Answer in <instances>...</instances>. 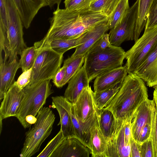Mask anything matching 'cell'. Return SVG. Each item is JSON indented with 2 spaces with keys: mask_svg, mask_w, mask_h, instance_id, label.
Wrapping results in <instances>:
<instances>
[{
  "mask_svg": "<svg viewBox=\"0 0 157 157\" xmlns=\"http://www.w3.org/2000/svg\"><path fill=\"white\" fill-rule=\"evenodd\" d=\"M122 83H119L102 91L94 92L93 97L94 102L98 109H103L110 103L119 90Z\"/></svg>",
  "mask_w": 157,
  "mask_h": 157,
  "instance_id": "484cf974",
  "label": "cell"
},
{
  "mask_svg": "<svg viewBox=\"0 0 157 157\" xmlns=\"http://www.w3.org/2000/svg\"><path fill=\"white\" fill-rule=\"evenodd\" d=\"M108 20L98 24L82 34L81 44L76 48L75 52L71 56L75 57L85 56L96 42L109 29Z\"/></svg>",
  "mask_w": 157,
  "mask_h": 157,
  "instance_id": "2e32d148",
  "label": "cell"
},
{
  "mask_svg": "<svg viewBox=\"0 0 157 157\" xmlns=\"http://www.w3.org/2000/svg\"><path fill=\"white\" fill-rule=\"evenodd\" d=\"M140 146L141 144L136 142L132 137L130 140L131 157H141Z\"/></svg>",
  "mask_w": 157,
  "mask_h": 157,
  "instance_id": "f35d334b",
  "label": "cell"
},
{
  "mask_svg": "<svg viewBox=\"0 0 157 157\" xmlns=\"http://www.w3.org/2000/svg\"><path fill=\"white\" fill-rule=\"evenodd\" d=\"M36 121L25 133L20 156L30 157L40 150L42 143L51 133L55 117L49 107H43L38 113Z\"/></svg>",
  "mask_w": 157,
  "mask_h": 157,
  "instance_id": "5b68a950",
  "label": "cell"
},
{
  "mask_svg": "<svg viewBox=\"0 0 157 157\" xmlns=\"http://www.w3.org/2000/svg\"><path fill=\"white\" fill-rule=\"evenodd\" d=\"M62 0H44L47 6L52 9L53 6L56 5L59 6Z\"/></svg>",
  "mask_w": 157,
  "mask_h": 157,
  "instance_id": "ab89813d",
  "label": "cell"
},
{
  "mask_svg": "<svg viewBox=\"0 0 157 157\" xmlns=\"http://www.w3.org/2000/svg\"><path fill=\"white\" fill-rule=\"evenodd\" d=\"M120 0H93L90 6L94 12H101L109 17L112 15Z\"/></svg>",
  "mask_w": 157,
  "mask_h": 157,
  "instance_id": "83f0119b",
  "label": "cell"
},
{
  "mask_svg": "<svg viewBox=\"0 0 157 157\" xmlns=\"http://www.w3.org/2000/svg\"><path fill=\"white\" fill-rule=\"evenodd\" d=\"M93 93L90 86L84 88L75 103L72 105L76 116L82 122L89 120L97 111Z\"/></svg>",
  "mask_w": 157,
  "mask_h": 157,
  "instance_id": "5bb4252c",
  "label": "cell"
},
{
  "mask_svg": "<svg viewBox=\"0 0 157 157\" xmlns=\"http://www.w3.org/2000/svg\"><path fill=\"white\" fill-rule=\"evenodd\" d=\"M111 45L109 34L105 33L96 42L86 54L93 53L102 50Z\"/></svg>",
  "mask_w": 157,
  "mask_h": 157,
  "instance_id": "d6a6232c",
  "label": "cell"
},
{
  "mask_svg": "<svg viewBox=\"0 0 157 157\" xmlns=\"http://www.w3.org/2000/svg\"><path fill=\"white\" fill-rule=\"evenodd\" d=\"M82 35L76 38L56 39L49 42L41 44H38L35 43L34 46L35 47L44 46L48 47L56 52L63 54L68 50L73 48H76L81 44L80 42Z\"/></svg>",
  "mask_w": 157,
  "mask_h": 157,
  "instance_id": "cb8c5ba5",
  "label": "cell"
},
{
  "mask_svg": "<svg viewBox=\"0 0 157 157\" xmlns=\"http://www.w3.org/2000/svg\"><path fill=\"white\" fill-rule=\"evenodd\" d=\"M52 106L57 110L60 118L58 125L65 138L76 137L72 120L71 110L72 104L64 96L52 97Z\"/></svg>",
  "mask_w": 157,
  "mask_h": 157,
  "instance_id": "4fadbf2b",
  "label": "cell"
},
{
  "mask_svg": "<svg viewBox=\"0 0 157 157\" xmlns=\"http://www.w3.org/2000/svg\"><path fill=\"white\" fill-rule=\"evenodd\" d=\"M132 121L115 119L113 133L107 140V149L102 157H131Z\"/></svg>",
  "mask_w": 157,
  "mask_h": 157,
  "instance_id": "9c48e42d",
  "label": "cell"
},
{
  "mask_svg": "<svg viewBox=\"0 0 157 157\" xmlns=\"http://www.w3.org/2000/svg\"><path fill=\"white\" fill-rule=\"evenodd\" d=\"M89 80L84 64L68 81L64 97L74 104L83 89L90 86Z\"/></svg>",
  "mask_w": 157,
  "mask_h": 157,
  "instance_id": "e0dca14e",
  "label": "cell"
},
{
  "mask_svg": "<svg viewBox=\"0 0 157 157\" xmlns=\"http://www.w3.org/2000/svg\"><path fill=\"white\" fill-rule=\"evenodd\" d=\"M90 134V145L91 156L102 157L107 149V141L100 130L98 120L91 128Z\"/></svg>",
  "mask_w": 157,
  "mask_h": 157,
  "instance_id": "7402d4cb",
  "label": "cell"
},
{
  "mask_svg": "<svg viewBox=\"0 0 157 157\" xmlns=\"http://www.w3.org/2000/svg\"><path fill=\"white\" fill-rule=\"evenodd\" d=\"M35 47L37 55L32 67L30 81L28 86L52 79L61 68L63 61V54H59L48 47Z\"/></svg>",
  "mask_w": 157,
  "mask_h": 157,
  "instance_id": "52a82bcc",
  "label": "cell"
},
{
  "mask_svg": "<svg viewBox=\"0 0 157 157\" xmlns=\"http://www.w3.org/2000/svg\"><path fill=\"white\" fill-rule=\"evenodd\" d=\"M157 25V0H154L149 10L145 29Z\"/></svg>",
  "mask_w": 157,
  "mask_h": 157,
  "instance_id": "836d02e7",
  "label": "cell"
},
{
  "mask_svg": "<svg viewBox=\"0 0 157 157\" xmlns=\"http://www.w3.org/2000/svg\"><path fill=\"white\" fill-rule=\"evenodd\" d=\"M16 59L8 63L0 60V100L15 82V76L20 68L19 61Z\"/></svg>",
  "mask_w": 157,
  "mask_h": 157,
  "instance_id": "44dd1931",
  "label": "cell"
},
{
  "mask_svg": "<svg viewBox=\"0 0 157 157\" xmlns=\"http://www.w3.org/2000/svg\"><path fill=\"white\" fill-rule=\"evenodd\" d=\"M32 68L22 72L16 81L17 85L20 88L23 89L30 82Z\"/></svg>",
  "mask_w": 157,
  "mask_h": 157,
  "instance_id": "8d00e7d4",
  "label": "cell"
},
{
  "mask_svg": "<svg viewBox=\"0 0 157 157\" xmlns=\"http://www.w3.org/2000/svg\"><path fill=\"white\" fill-rule=\"evenodd\" d=\"M23 89L15 82L6 93L1 103L0 120L11 117L17 116L24 98Z\"/></svg>",
  "mask_w": 157,
  "mask_h": 157,
  "instance_id": "8fae6325",
  "label": "cell"
},
{
  "mask_svg": "<svg viewBox=\"0 0 157 157\" xmlns=\"http://www.w3.org/2000/svg\"><path fill=\"white\" fill-rule=\"evenodd\" d=\"M138 9L137 0L131 7L121 21L110 29L109 39L111 44L120 47L125 41L134 40V35Z\"/></svg>",
  "mask_w": 157,
  "mask_h": 157,
  "instance_id": "30bf717a",
  "label": "cell"
},
{
  "mask_svg": "<svg viewBox=\"0 0 157 157\" xmlns=\"http://www.w3.org/2000/svg\"><path fill=\"white\" fill-rule=\"evenodd\" d=\"M93 0H65V8L69 10L78 11L90 8Z\"/></svg>",
  "mask_w": 157,
  "mask_h": 157,
  "instance_id": "1f68e13d",
  "label": "cell"
},
{
  "mask_svg": "<svg viewBox=\"0 0 157 157\" xmlns=\"http://www.w3.org/2000/svg\"><path fill=\"white\" fill-rule=\"evenodd\" d=\"M125 53L120 47L111 44L102 50L86 54L84 64L90 81L99 75L122 67Z\"/></svg>",
  "mask_w": 157,
  "mask_h": 157,
  "instance_id": "8992f818",
  "label": "cell"
},
{
  "mask_svg": "<svg viewBox=\"0 0 157 157\" xmlns=\"http://www.w3.org/2000/svg\"><path fill=\"white\" fill-rule=\"evenodd\" d=\"M138 9L134 35L136 41L145 27L149 11L154 0H137Z\"/></svg>",
  "mask_w": 157,
  "mask_h": 157,
  "instance_id": "603a6c76",
  "label": "cell"
},
{
  "mask_svg": "<svg viewBox=\"0 0 157 157\" xmlns=\"http://www.w3.org/2000/svg\"><path fill=\"white\" fill-rule=\"evenodd\" d=\"M157 44V25L145 29L143 35L125 53L128 73H134Z\"/></svg>",
  "mask_w": 157,
  "mask_h": 157,
  "instance_id": "ba28073f",
  "label": "cell"
},
{
  "mask_svg": "<svg viewBox=\"0 0 157 157\" xmlns=\"http://www.w3.org/2000/svg\"><path fill=\"white\" fill-rule=\"evenodd\" d=\"M155 90L153 92V100L155 105H157V85L155 86Z\"/></svg>",
  "mask_w": 157,
  "mask_h": 157,
  "instance_id": "60d3db41",
  "label": "cell"
},
{
  "mask_svg": "<svg viewBox=\"0 0 157 157\" xmlns=\"http://www.w3.org/2000/svg\"><path fill=\"white\" fill-rule=\"evenodd\" d=\"M144 81L135 73H128L118 92L103 109L110 111L115 119L132 121L141 104L148 98Z\"/></svg>",
  "mask_w": 157,
  "mask_h": 157,
  "instance_id": "7a4b0ae2",
  "label": "cell"
},
{
  "mask_svg": "<svg viewBox=\"0 0 157 157\" xmlns=\"http://www.w3.org/2000/svg\"><path fill=\"white\" fill-rule=\"evenodd\" d=\"M19 14L23 26L29 28L39 10L47 6L44 0H12Z\"/></svg>",
  "mask_w": 157,
  "mask_h": 157,
  "instance_id": "d6986e66",
  "label": "cell"
},
{
  "mask_svg": "<svg viewBox=\"0 0 157 157\" xmlns=\"http://www.w3.org/2000/svg\"><path fill=\"white\" fill-rule=\"evenodd\" d=\"M37 50L34 46L27 47L22 52L19 60L20 68L23 72L32 68L35 62Z\"/></svg>",
  "mask_w": 157,
  "mask_h": 157,
  "instance_id": "f546056e",
  "label": "cell"
},
{
  "mask_svg": "<svg viewBox=\"0 0 157 157\" xmlns=\"http://www.w3.org/2000/svg\"><path fill=\"white\" fill-rule=\"evenodd\" d=\"M90 149L76 137L65 138L50 157H89Z\"/></svg>",
  "mask_w": 157,
  "mask_h": 157,
  "instance_id": "9a60e30c",
  "label": "cell"
},
{
  "mask_svg": "<svg viewBox=\"0 0 157 157\" xmlns=\"http://www.w3.org/2000/svg\"><path fill=\"white\" fill-rule=\"evenodd\" d=\"M151 136L153 144L154 157H157V105H156L153 114Z\"/></svg>",
  "mask_w": 157,
  "mask_h": 157,
  "instance_id": "e575fe53",
  "label": "cell"
},
{
  "mask_svg": "<svg viewBox=\"0 0 157 157\" xmlns=\"http://www.w3.org/2000/svg\"><path fill=\"white\" fill-rule=\"evenodd\" d=\"M109 17L103 13L94 12L90 8L78 11L60 9L57 6L50 19V26L47 34L40 41L41 44L56 39L78 38Z\"/></svg>",
  "mask_w": 157,
  "mask_h": 157,
  "instance_id": "6da1fadb",
  "label": "cell"
},
{
  "mask_svg": "<svg viewBox=\"0 0 157 157\" xmlns=\"http://www.w3.org/2000/svg\"><path fill=\"white\" fill-rule=\"evenodd\" d=\"M7 9L8 23L6 28H0V53L3 52L4 62L18 59L26 45L23 39V24L12 0H4Z\"/></svg>",
  "mask_w": 157,
  "mask_h": 157,
  "instance_id": "3957f363",
  "label": "cell"
},
{
  "mask_svg": "<svg viewBox=\"0 0 157 157\" xmlns=\"http://www.w3.org/2000/svg\"><path fill=\"white\" fill-rule=\"evenodd\" d=\"M51 87L50 80H47L23 89L24 98L16 117L24 128L30 127L36 122V116L54 92Z\"/></svg>",
  "mask_w": 157,
  "mask_h": 157,
  "instance_id": "277c9868",
  "label": "cell"
},
{
  "mask_svg": "<svg viewBox=\"0 0 157 157\" xmlns=\"http://www.w3.org/2000/svg\"><path fill=\"white\" fill-rule=\"evenodd\" d=\"M98 112L99 127L107 140L112 136L115 119L112 113L108 110L98 109Z\"/></svg>",
  "mask_w": 157,
  "mask_h": 157,
  "instance_id": "d4e9b609",
  "label": "cell"
},
{
  "mask_svg": "<svg viewBox=\"0 0 157 157\" xmlns=\"http://www.w3.org/2000/svg\"><path fill=\"white\" fill-rule=\"evenodd\" d=\"M141 157H154V150L151 136L140 146Z\"/></svg>",
  "mask_w": 157,
  "mask_h": 157,
  "instance_id": "d590c367",
  "label": "cell"
},
{
  "mask_svg": "<svg viewBox=\"0 0 157 157\" xmlns=\"http://www.w3.org/2000/svg\"><path fill=\"white\" fill-rule=\"evenodd\" d=\"M65 67L63 66L59 69L52 79L53 83L57 87H62V83L65 76Z\"/></svg>",
  "mask_w": 157,
  "mask_h": 157,
  "instance_id": "74e56055",
  "label": "cell"
},
{
  "mask_svg": "<svg viewBox=\"0 0 157 157\" xmlns=\"http://www.w3.org/2000/svg\"><path fill=\"white\" fill-rule=\"evenodd\" d=\"M155 104L153 100L146 99L136 110L131 122V132L134 140L138 143L141 131L152 122Z\"/></svg>",
  "mask_w": 157,
  "mask_h": 157,
  "instance_id": "7c38bea8",
  "label": "cell"
},
{
  "mask_svg": "<svg viewBox=\"0 0 157 157\" xmlns=\"http://www.w3.org/2000/svg\"><path fill=\"white\" fill-rule=\"evenodd\" d=\"M129 8L128 0H120L112 15L109 18L108 23L109 29L115 27L121 21Z\"/></svg>",
  "mask_w": 157,
  "mask_h": 157,
  "instance_id": "f1b7e54d",
  "label": "cell"
},
{
  "mask_svg": "<svg viewBox=\"0 0 157 157\" xmlns=\"http://www.w3.org/2000/svg\"><path fill=\"white\" fill-rule=\"evenodd\" d=\"M134 73L148 86L157 85V44Z\"/></svg>",
  "mask_w": 157,
  "mask_h": 157,
  "instance_id": "ac0fdd59",
  "label": "cell"
},
{
  "mask_svg": "<svg viewBox=\"0 0 157 157\" xmlns=\"http://www.w3.org/2000/svg\"><path fill=\"white\" fill-rule=\"evenodd\" d=\"M127 73V68L125 65L97 76L94 82V92L102 91L122 83Z\"/></svg>",
  "mask_w": 157,
  "mask_h": 157,
  "instance_id": "ffe728a7",
  "label": "cell"
},
{
  "mask_svg": "<svg viewBox=\"0 0 157 157\" xmlns=\"http://www.w3.org/2000/svg\"><path fill=\"white\" fill-rule=\"evenodd\" d=\"M84 61L85 56L82 55L75 57L71 56L64 61L63 66L65 67L66 72L62 83V87L68 83L70 78L80 69Z\"/></svg>",
  "mask_w": 157,
  "mask_h": 157,
  "instance_id": "4316f807",
  "label": "cell"
},
{
  "mask_svg": "<svg viewBox=\"0 0 157 157\" xmlns=\"http://www.w3.org/2000/svg\"><path fill=\"white\" fill-rule=\"evenodd\" d=\"M65 139L61 130L51 140L43 150L37 156V157H50L52 153Z\"/></svg>",
  "mask_w": 157,
  "mask_h": 157,
  "instance_id": "4dcf8cb0",
  "label": "cell"
}]
</instances>
